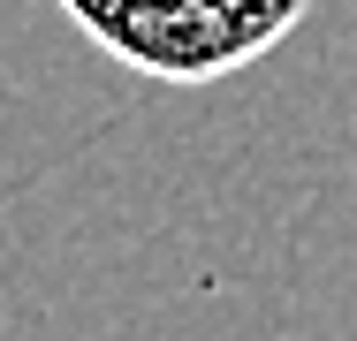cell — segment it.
<instances>
[{
	"mask_svg": "<svg viewBox=\"0 0 357 341\" xmlns=\"http://www.w3.org/2000/svg\"><path fill=\"white\" fill-rule=\"evenodd\" d=\"M76 31L152 84H213L274 54L312 0H54Z\"/></svg>",
	"mask_w": 357,
	"mask_h": 341,
	"instance_id": "1",
	"label": "cell"
}]
</instances>
